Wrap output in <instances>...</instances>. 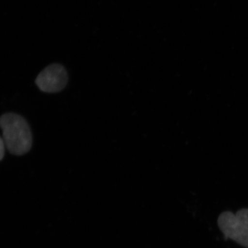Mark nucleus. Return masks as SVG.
<instances>
[{"mask_svg":"<svg viewBox=\"0 0 248 248\" xmlns=\"http://www.w3.org/2000/svg\"><path fill=\"white\" fill-rule=\"evenodd\" d=\"M0 128L3 132L6 149L15 155H23L30 151L32 136L25 119L16 113L9 112L0 117Z\"/></svg>","mask_w":248,"mask_h":248,"instance_id":"f257e3e1","label":"nucleus"},{"mask_svg":"<svg viewBox=\"0 0 248 248\" xmlns=\"http://www.w3.org/2000/svg\"><path fill=\"white\" fill-rule=\"evenodd\" d=\"M218 228L225 239H231L243 247L248 248V208L222 213L217 220Z\"/></svg>","mask_w":248,"mask_h":248,"instance_id":"f03ea898","label":"nucleus"},{"mask_svg":"<svg viewBox=\"0 0 248 248\" xmlns=\"http://www.w3.org/2000/svg\"><path fill=\"white\" fill-rule=\"evenodd\" d=\"M68 82V74L64 67L54 63L45 68L35 79V84L45 93H58L62 91Z\"/></svg>","mask_w":248,"mask_h":248,"instance_id":"7ed1b4c3","label":"nucleus"},{"mask_svg":"<svg viewBox=\"0 0 248 248\" xmlns=\"http://www.w3.org/2000/svg\"><path fill=\"white\" fill-rule=\"evenodd\" d=\"M5 149H6V146L3 138H0V161L3 159L5 155Z\"/></svg>","mask_w":248,"mask_h":248,"instance_id":"20e7f679","label":"nucleus"}]
</instances>
